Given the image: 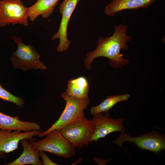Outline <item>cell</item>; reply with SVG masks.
Segmentation results:
<instances>
[{
	"label": "cell",
	"instance_id": "52a82bcc",
	"mask_svg": "<svg viewBox=\"0 0 165 165\" xmlns=\"http://www.w3.org/2000/svg\"><path fill=\"white\" fill-rule=\"evenodd\" d=\"M27 7L22 0H2L0 1V28L11 24L28 26Z\"/></svg>",
	"mask_w": 165,
	"mask_h": 165
},
{
	"label": "cell",
	"instance_id": "30bf717a",
	"mask_svg": "<svg viewBox=\"0 0 165 165\" xmlns=\"http://www.w3.org/2000/svg\"><path fill=\"white\" fill-rule=\"evenodd\" d=\"M0 129V159L18 148L19 143L24 138L28 139L42 132V130L21 132Z\"/></svg>",
	"mask_w": 165,
	"mask_h": 165
},
{
	"label": "cell",
	"instance_id": "3957f363",
	"mask_svg": "<svg viewBox=\"0 0 165 165\" xmlns=\"http://www.w3.org/2000/svg\"><path fill=\"white\" fill-rule=\"evenodd\" d=\"M120 133L112 142L123 148L129 156L127 149L123 146V143L126 141L134 144L141 149L152 152L157 156L161 154L165 149V136L159 131L153 130L137 137L132 136L125 132Z\"/></svg>",
	"mask_w": 165,
	"mask_h": 165
},
{
	"label": "cell",
	"instance_id": "8fae6325",
	"mask_svg": "<svg viewBox=\"0 0 165 165\" xmlns=\"http://www.w3.org/2000/svg\"><path fill=\"white\" fill-rule=\"evenodd\" d=\"M157 0H112L104 9L107 15L112 16L117 13L125 9H137L146 8Z\"/></svg>",
	"mask_w": 165,
	"mask_h": 165
},
{
	"label": "cell",
	"instance_id": "d6986e66",
	"mask_svg": "<svg viewBox=\"0 0 165 165\" xmlns=\"http://www.w3.org/2000/svg\"><path fill=\"white\" fill-rule=\"evenodd\" d=\"M27 1H29V2H30L31 1H35V0H27Z\"/></svg>",
	"mask_w": 165,
	"mask_h": 165
},
{
	"label": "cell",
	"instance_id": "2e32d148",
	"mask_svg": "<svg viewBox=\"0 0 165 165\" xmlns=\"http://www.w3.org/2000/svg\"><path fill=\"white\" fill-rule=\"evenodd\" d=\"M130 97V95L127 94L109 96L98 105L92 106L90 109V113L94 116L99 113L109 112L117 104L123 101L128 100Z\"/></svg>",
	"mask_w": 165,
	"mask_h": 165
},
{
	"label": "cell",
	"instance_id": "4fadbf2b",
	"mask_svg": "<svg viewBox=\"0 0 165 165\" xmlns=\"http://www.w3.org/2000/svg\"><path fill=\"white\" fill-rule=\"evenodd\" d=\"M60 0H37L33 5L27 7L29 20L34 22L41 15L44 19L49 17L54 11Z\"/></svg>",
	"mask_w": 165,
	"mask_h": 165
},
{
	"label": "cell",
	"instance_id": "8992f818",
	"mask_svg": "<svg viewBox=\"0 0 165 165\" xmlns=\"http://www.w3.org/2000/svg\"><path fill=\"white\" fill-rule=\"evenodd\" d=\"M95 130V127L85 116L76 120L61 129L63 136L75 148L86 146Z\"/></svg>",
	"mask_w": 165,
	"mask_h": 165
},
{
	"label": "cell",
	"instance_id": "ffe728a7",
	"mask_svg": "<svg viewBox=\"0 0 165 165\" xmlns=\"http://www.w3.org/2000/svg\"><path fill=\"white\" fill-rule=\"evenodd\" d=\"M1 43V39H0V44Z\"/></svg>",
	"mask_w": 165,
	"mask_h": 165
},
{
	"label": "cell",
	"instance_id": "7c38bea8",
	"mask_svg": "<svg viewBox=\"0 0 165 165\" xmlns=\"http://www.w3.org/2000/svg\"><path fill=\"white\" fill-rule=\"evenodd\" d=\"M40 128V126L35 122L22 121L18 116L11 117L0 112V129L28 132Z\"/></svg>",
	"mask_w": 165,
	"mask_h": 165
},
{
	"label": "cell",
	"instance_id": "5b68a950",
	"mask_svg": "<svg viewBox=\"0 0 165 165\" xmlns=\"http://www.w3.org/2000/svg\"><path fill=\"white\" fill-rule=\"evenodd\" d=\"M61 97L66 101L62 113L58 119L49 129L38 135V137H45L53 130H60L72 122L85 116L84 110L86 109L90 103L89 98L78 99L68 96L65 92L62 93Z\"/></svg>",
	"mask_w": 165,
	"mask_h": 165
},
{
	"label": "cell",
	"instance_id": "6da1fadb",
	"mask_svg": "<svg viewBox=\"0 0 165 165\" xmlns=\"http://www.w3.org/2000/svg\"><path fill=\"white\" fill-rule=\"evenodd\" d=\"M127 26L121 24H115L114 32L110 37H100L97 41L96 49L88 52L85 58L84 65L86 68L91 69V64L94 59L104 57L109 59L110 65L114 68H118L127 64L130 61L123 57L120 51L126 50L128 48L127 43L132 38L127 32Z\"/></svg>",
	"mask_w": 165,
	"mask_h": 165
},
{
	"label": "cell",
	"instance_id": "ba28073f",
	"mask_svg": "<svg viewBox=\"0 0 165 165\" xmlns=\"http://www.w3.org/2000/svg\"><path fill=\"white\" fill-rule=\"evenodd\" d=\"M109 112L100 113L94 115L90 120L95 127V130L90 142L97 141L109 134L115 132L120 133L126 131L123 125L124 120L123 117L113 119L110 117Z\"/></svg>",
	"mask_w": 165,
	"mask_h": 165
},
{
	"label": "cell",
	"instance_id": "7a4b0ae2",
	"mask_svg": "<svg viewBox=\"0 0 165 165\" xmlns=\"http://www.w3.org/2000/svg\"><path fill=\"white\" fill-rule=\"evenodd\" d=\"M45 136L44 138L38 141L31 138L29 139V142L34 148L39 151L47 152L68 159L75 155V148L63 136L60 130H53Z\"/></svg>",
	"mask_w": 165,
	"mask_h": 165
},
{
	"label": "cell",
	"instance_id": "5bb4252c",
	"mask_svg": "<svg viewBox=\"0 0 165 165\" xmlns=\"http://www.w3.org/2000/svg\"><path fill=\"white\" fill-rule=\"evenodd\" d=\"M28 139L25 138L21 140V144L23 148L22 153L19 157L7 165L42 164L39 159V151L32 147Z\"/></svg>",
	"mask_w": 165,
	"mask_h": 165
},
{
	"label": "cell",
	"instance_id": "9c48e42d",
	"mask_svg": "<svg viewBox=\"0 0 165 165\" xmlns=\"http://www.w3.org/2000/svg\"><path fill=\"white\" fill-rule=\"evenodd\" d=\"M80 0H64L60 4L59 11L62 15L61 21L57 32L53 35L51 40H60L56 48L58 52H62L68 50L71 42L68 39L67 29L71 17L78 2Z\"/></svg>",
	"mask_w": 165,
	"mask_h": 165
},
{
	"label": "cell",
	"instance_id": "9a60e30c",
	"mask_svg": "<svg viewBox=\"0 0 165 165\" xmlns=\"http://www.w3.org/2000/svg\"><path fill=\"white\" fill-rule=\"evenodd\" d=\"M89 85L87 79L84 76H80L68 81L65 93L68 96L84 99L89 98Z\"/></svg>",
	"mask_w": 165,
	"mask_h": 165
},
{
	"label": "cell",
	"instance_id": "e0dca14e",
	"mask_svg": "<svg viewBox=\"0 0 165 165\" xmlns=\"http://www.w3.org/2000/svg\"><path fill=\"white\" fill-rule=\"evenodd\" d=\"M0 98L4 101L12 102L20 108L23 107L25 103V101L23 99L11 94L4 89L0 83Z\"/></svg>",
	"mask_w": 165,
	"mask_h": 165
},
{
	"label": "cell",
	"instance_id": "277c9868",
	"mask_svg": "<svg viewBox=\"0 0 165 165\" xmlns=\"http://www.w3.org/2000/svg\"><path fill=\"white\" fill-rule=\"evenodd\" d=\"M12 38L17 45V49L11 54L10 59L14 69L19 68L24 72L31 69L44 70L46 67L41 61L38 51L29 43L24 44L21 38L13 36Z\"/></svg>",
	"mask_w": 165,
	"mask_h": 165
},
{
	"label": "cell",
	"instance_id": "ac0fdd59",
	"mask_svg": "<svg viewBox=\"0 0 165 165\" xmlns=\"http://www.w3.org/2000/svg\"><path fill=\"white\" fill-rule=\"evenodd\" d=\"M39 156L41 158L44 165H57L52 161L46 155L44 152L39 151Z\"/></svg>",
	"mask_w": 165,
	"mask_h": 165
}]
</instances>
